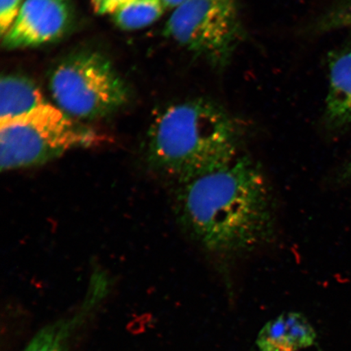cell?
<instances>
[{"label":"cell","mask_w":351,"mask_h":351,"mask_svg":"<svg viewBox=\"0 0 351 351\" xmlns=\"http://www.w3.org/2000/svg\"><path fill=\"white\" fill-rule=\"evenodd\" d=\"M180 223L205 252L231 261L273 239V193L261 165L239 156L229 165L178 184Z\"/></svg>","instance_id":"6da1fadb"},{"label":"cell","mask_w":351,"mask_h":351,"mask_svg":"<svg viewBox=\"0 0 351 351\" xmlns=\"http://www.w3.org/2000/svg\"><path fill=\"white\" fill-rule=\"evenodd\" d=\"M241 130L221 105L194 99L171 105L148 134L151 169L177 184L213 172L239 156Z\"/></svg>","instance_id":"7a4b0ae2"},{"label":"cell","mask_w":351,"mask_h":351,"mask_svg":"<svg viewBox=\"0 0 351 351\" xmlns=\"http://www.w3.org/2000/svg\"><path fill=\"white\" fill-rule=\"evenodd\" d=\"M99 138L62 110L45 104L15 120L0 123L1 169L46 164L73 149L98 143Z\"/></svg>","instance_id":"3957f363"},{"label":"cell","mask_w":351,"mask_h":351,"mask_svg":"<svg viewBox=\"0 0 351 351\" xmlns=\"http://www.w3.org/2000/svg\"><path fill=\"white\" fill-rule=\"evenodd\" d=\"M49 87L59 108L75 120L107 117L129 97L110 60L94 51L77 52L60 61L51 73Z\"/></svg>","instance_id":"277c9868"},{"label":"cell","mask_w":351,"mask_h":351,"mask_svg":"<svg viewBox=\"0 0 351 351\" xmlns=\"http://www.w3.org/2000/svg\"><path fill=\"white\" fill-rule=\"evenodd\" d=\"M164 34L213 66L229 64L243 37L235 0H189L174 10Z\"/></svg>","instance_id":"5b68a950"},{"label":"cell","mask_w":351,"mask_h":351,"mask_svg":"<svg viewBox=\"0 0 351 351\" xmlns=\"http://www.w3.org/2000/svg\"><path fill=\"white\" fill-rule=\"evenodd\" d=\"M72 16L71 0H25L3 46L15 50L53 42L67 32Z\"/></svg>","instance_id":"8992f818"},{"label":"cell","mask_w":351,"mask_h":351,"mask_svg":"<svg viewBox=\"0 0 351 351\" xmlns=\"http://www.w3.org/2000/svg\"><path fill=\"white\" fill-rule=\"evenodd\" d=\"M104 295L105 285H95L75 313L43 327L22 351L71 350L78 332L89 322Z\"/></svg>","instance_id":"52a82bcc"},{"label":"cell","mask_w":351,"mask_h":351,"mask_svg":"<svg viewBox=\"0 0 351 351\" xmlns=\"http://www.w3.org/2000/svg\"><path fill=\"white\" fill-rule=\"evenodd\" d=\"M317 333L308 319L300 313H285L270 320L258 333V351H298L310 348Z\"/></svg>","instance_id":"ba28073f"},{"label":"cell","mask_w":351,"mask_h":351,"mask_svg":"<svg viewBox=\"0 0 351 351\" xmlns=\"http://www.w3.org/2000/svg\"><path fill=\"white\" fill-rule=\"evenodd\" d=\"M326 120L333 129L351 123V47L333 55L329 63Z\"/></svg>","instance_id":"9c48e42d"},{"label":"cell","mask_w":351,"mask_h":351,"mask_svg":"<svg viewBox=\"0 0 351 351\" xmlns=\"http://www.w3.org/2000/svg\"><path fill=\"white\" fill-rule=\"evenodd\" d=\"M45 104L40 89L32 79L17 74L1 77L0 123L15 120Z\"/></svg>","instance_id":"30bf717a"},{"label":"cell","mask_w":351,"mask_h":351,"mask_svg":"<svg viewBox=\"0 0 351 351\" xmlns=\"http://www.w3.org/2000/svg\"><path fill=\"white\" fill-rule=\"evenodd\" d=\"M165 10L161 0H134L112 15L114 23L123 30H135L151 25Z\"/></svg>","instance_id":"8fae6325"},{"label":"cell","mask_w":351,"mask_h":351,"mask_svg":"<svg viewBox=\"0 0 351 351\" xmlns=\"http://www.w3.org/2000/svg\"><path fill=\"white\" fill-rule=\"evenodd\" d=\"M21 6V0H0V32L2 37L14 23Z\"/></svg>","instance_id":"7c38bea8"},{"label":"cell","mask_w":351,"mask_h":351,"mask_svg":"<svg viewBox=\"0 0 351 351\" xmlns=\"http://www.w3.org/2000/svg\"><path fill=\"white\" fill-rule=\"evenodd\" d=\"M351 25V5L340 7L322 20L320 27L324 29L339 27V26Z\"/></svg>","instance_id":"4fadbf2b"},{"label":"cell","mask_w":351,"mask_h":351,"mask_svg":"<svg viewBox=\"0 0 351 351\" xmlns=\"http://www.w3.org/2000/svg\"><path fill=\"white\" fill-rule=\"evenodd\" d=\"M134 0H91L92 8L96 14H112Z\"/></svg>","instance_id":"5bb4252c"},{"label":"cell","mask_w":351,"mask_h":351,"mask_svg":"<svg viewBox=\"0 0 351 351\" xmlns=\"http://www.w3.org/2000/svg\"><path fill=\"white\" fill-rule=\"evenodd\" d=\"M165 10H176L179 6L189 1V0H161Z\"/></svg>","instance_id":"9a60e30c"},{"label":"cell","mask_w":351,"mask_h":351,"mask_svg":"<svg viewBox=\"0 0 351 351\" xmlns=\"http://www.w3.org/2000/svg\"><path fill=\"white\" fill-rule=\"evenodd\" d=\"M342 178L345 179V181L351 182V160L345 166L343 172H342Z\"/></svg>","instance_id":"2e32d148"}]
</instances>
